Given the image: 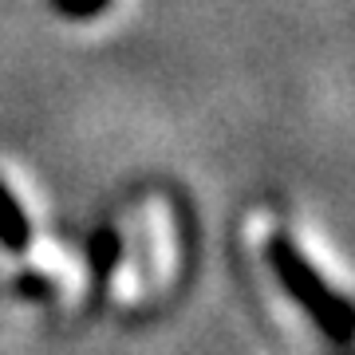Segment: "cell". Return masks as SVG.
I'll return each instance as SVG.
<instances>
[{"instance_id": "obj_2", "label": "cell", "mask_w": 355, "mask_h": 355, "mask_svg": "<svg viewBox=\"0 0 355 355\" xmlns=\"http://www.w3.org/2000/svg\"><path fill=\"white\" fill-rule=\"evenodd\" d=\"M28 241H32V225H28L20 202H16V193L0 182V245L8 253H24Z\"/></svg>"}, {"instance_id": "obj_3", "label": "cell", "mask_w": 355, "mask_h": 355, "mask_svg": "<svg viewBox=\"0 0 355 355\" xmlns=\"http://www.w3.org/2000/svg\"><path fill=\"white\" fill-rule=\"evenodd\" d=\"M111 0H55V8L67 16V20H91L95 12H103Z\"/></svg>"}, {"instance_id": "obj_1", "label": "cell", "mask_w": 355, "mask_h": 355, "mask_svg": "<svg viewBox=\"0 0 355 355\" xmlns=\"http://www.w3.org/2000/svg\"><path fill=\"white\" fill-rule=\"evenodd\" d=\"M268 265H272L277 280L284 284V292L316 320L320 328L328 331L331 340L347 343V336H352V304L320 277L316 265H312L288 237H272V241H268Z\"/></svg>"}]
</instances>
